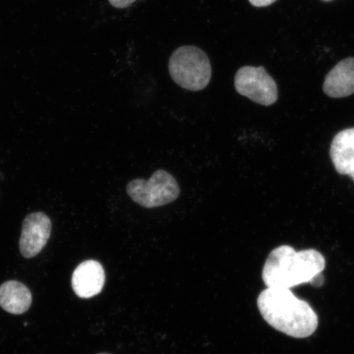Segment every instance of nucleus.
<instances>
[{
	"instance_id": "1",
	"label": "nucleus",
	"mask_w": 354,
	"mask_h": 354,
	"mask_svg": "<svg viewBox=\"0 0 354 354\" xmlns=\"http://www.w3.org/2000/svg\"><path fill=\"white\" fill-rule=\"evenodd\" d=\"M257 304L270 326L291 337L307 338L317 328L315 311L290 289L268 288L259 295Z\"/></svg>"
},
{
	"instance_id": "2",
	"label": "nucleus",
	"mask_w": 354,
	"mask_h": 354,
	"mask_svg": "<svg viewBox=\"0 0 354 354\" xmlns=\"http://www.w3.org/2000/svg\"><path fill=\"white\" fill-rule=\"evenodd\" d=\"M326 259L315 250L296 251L289 245L276 248L266 260L263 280L268 288H291L308 284L324 271Z\"/></svg>"
},
{
	"instance_id": "3",
	"label": "nucleus",
	"mask_w": 354,
	"mask_h": 354,
	"mask_svg": "<svg viewBox=\"0 0 354 354\" xmlns=\"http://www.w3.org/2000/svg\"><path fill=\"white\" fill-rule=\"evenodd\" d=\"M168 69L177 85L187 91H202L211 81L212 66L209 57L196 46H185L177 48L170 57Z\"/></svg>"
},
{
	"instance_id": "4",
	"label": "nucleus",
	"mask_w": 354,
	"mask_h": 354,
	"mask_svg": "<svg viewBox=\"0 0 354 354\" xmlns=\"http://www.w3.org/2000/svg\"><path fill=\"white\" fill-rule=\"evenodd\" d=\"M127 192L133 201L147 209L168 205L180 196L178 184L165 170L155 171L149 180H131L127 185Z\"/></svg>"
},
{
	"instance_id": "5",
	"label": "nucleus",
	"mask_w": 354,
	"mask_h": 354,
	"mask_svg": "<svg viewBox=\"0 0 354 354\" xmlns=\"http://www.w3.org/2000/svg\"><path fill=\"white\" fill-rule=\"evenodd\" d=\"M234 88L239 94L261 105H272L278 99L277 83L263 66H245L239 69Z\"/></svg>"
},
{
	"instance_id": "6",
	"label": "nucleus",
	"mask_w": 354,
	"mask_h": 354,
	"mask_svg": "<svg viewBox=\"0 0 354 354\" xmlns=\"http://www.w3.org/2000/svg\"><path fill=\"white\" fill-rule=\"evenodd\" d=\"M52 232V221L42 212L26 216L22 223L19 249L26 259L37 256L47 245Z\"/></svg>"
},
{
	"instance_id": "7",
	"label": "nucleus",
	"mask_w": 354,
	"mask_h": 354,
	"mask_svg": "<svg viewBox=\"0 0 354 354\" xmlns=\"http://www.w3.org/2000/svg\"><path fill=\"white\" fill-rule=\"evenodd\" d=\"M104 283V268L95 260H87L80 264L72 277L75 294L82 299H90L99 295L103 290Z\"/></svg>"
},
{
	"instance_id": "8",
	"label": "nucleus",
	"mask_w": 354,
	"mask_h": 354,
	"mask_svg": "<svg viewBox=\"0 0 354 354\" xmlns=\"http://www.w3.org/2000/svg\"><path fill=\"white\" fill-rule=\"evenodd\" d=\"M323 91L330 98H344L354 94V57H348L332 68L323 83Z\"/></svg>"
},
{
	"instance_id": "9",
	"label": "nucleus",
	"mask_w": 354,
	"mask_h": 354,
	"mask_svg": "<svg viewBox=\"0 0 354 354\" xmlns=\"http://www.w3.org/2000/svg\"><path fill=\"white\" fill-rule=\"evenodd\" d=\"M330 154L336 171L351 176L354 181V128L340 131L335 136Z\"/></svg>"
},
{
	"instance_id": "10",
	"label": "nucleus",
	"mask_w": 354,
	"mask_h": 354,
	"mask_svg": "<svg viewBox=\"0 0 354 354\" xmlns=\"http://www.w3.org/2000/svg\"><path fill=\"white\" fill-rule=\"evenodd\" d=\"M32 303V295L22 283L8 281L0 286V307L6 312L19 315L28 311Z\"/></svg>"
},
{
	"instance_id": "11",
	"label": "nucleus",
	"mask_w": 354,
	"mask_h": 354,
	"mask_svg": "<svg viewBox=\"0 0 354 354\" xmlns=\"http://www.w3.org/2000/svg\"><path fill=\"white\" fill-rule=\"evenodd\" d=\"M136 1V0H109L111 6L117 8H126Z\"/></svg>"
},
{
	"instance_id": "12",
	"label": "nucleus",
	"mask_w": 354,
	"mask_h": 354,
	"mask_svg": "<svg viewBox=\"0 0 354 354\" xmlns=\"http://www.w3.org/2000/svg\"><path fill=\"white\" fill-rule=\"evenodd\" d=\"M252 6L254 7H267L275 3L277 0H249Z\"/></svg>"
},
{
	"instance_id": "13",
	"label": "nucleus",
	"mask_w": 354,
	"mask_h": 354,
	"mask_svg": "<svg viewBox=\"0 0 354 354\" xmlns=\"http://www.w3.org/2000/svg\"><path fill=\"white\" fill-rule=\"evenodd\" d=\"M325 278L323 277L322 273L314 277L310 284L315 287H321L324 284Z\"/></svg>"
},
{
	"instance_id": "14",
	"label": "nucleus",
	"mask_w": 354,
	"mask_h": 354,
	"mask_svg": "<svg viewBox=\"0 0 354 354\" xmlns=\"http://www.w3.org/2000/svg\"><path fill=\"white\" fill-rule=\"evenodd\" d=\"M100 354H106V353H100Z\"/></svg>"
}]
</instances>
